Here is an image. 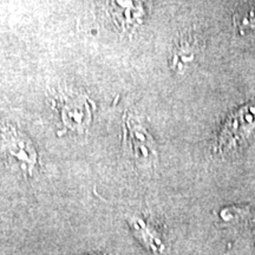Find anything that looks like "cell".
<instances>
[{
	"instance_id": "obj_1",
	"label": "cell",
	"mask_w": 255,
	"mask_h": 255,
	"mask_svg": "<svg viewBox=\"0 0 255 255\" xmlns=\"http://www.w3.org/2000/svg\"><path fill=\"white\" fill-rule=\"evenodd\" d=\"M255 130V102L235 110L226 120L216 138L214 150L222 154L235 150Z\"/></svg>"
},
{
	"instance_id": "obj_2",
	"label": "cell",
	"mask_w": 255,
	"mask_h": 255,
	"mask_svg": "<svg viewBox=\"0 0 255 255\" xmlns=\"http://www.w3.org/2000/svg\"><path fill=\"white\" fill-rule=\"evenodd\" d=\"M0 155L9 165L32 174L37 164V151L24 133L9 124L0 123Z\"/></svg>"
},
{
	"instance_id": "obj_3",
	"label": "cell",
	"mask_w": 255,
	"mask_h": 255,
	"mask_svg": "<svg viewBox=\"0 0 255 255\" xmlns=\"http://www.w3.org/2000/svg\"><path fill=\"white\" fill-rule=\"evenodd\" d=\"M64 126L72 130H84L91 121V105L87 96L60 91L55 97Z\"/></svg>"
},
{
	"instance_id": "obj_4",
	"label": "cell",
	"mask_w": 255,
	"mask_h": 255,
	"mask_svg": "<svg viewBox=\"0 0 255 255\" xmlns=\"http://www.w3.org/2000/svg\"><path fill=\"white\" fill-rule=\"evenodd\" d=\"M126 138L130 143L133 157L137 161L149 162L157 157L155 142L150 133L145 130V128L138 123L133 117H129L126 121Z\"/></svg>"
},
{
	"instance_id": "obj_5",
	"label": "cell",
	"mask_w": 255,
	"mask_h": 255,
	"mask_svg": "<svg viewBox=\"0 0 255 255\" xmlns=\"http://www.w3.org/2000/svg\"><path fill=\"white\" fill-rule=\"evenodd\" d=\"M129 225L133 231L136 238L142 242L143 245L152 252H162L163 251V244L162 240L157 237V234L152 231L150 226L139 218H132L129 220Z\"/></svg>"
},
{
	"instance_id": "obj_6",
	"label": "cell",
	"mask_w": 255,
	"mask_h": 255,
	"mask_svg": "<svg viewBox=\"0 0 255 255\" xmlns=\"http://www.w3.org/2000/svg\"><path fill=\"white\" fill-rule=\"evenodd\" d=\"M235 28L244 33L245 31L255 28V4H246L241 6L234 14Z\"/></svg>"
},
{
	"instance_id": "obj_7",
	"label": "cell",
	"mask_w": 255,
	"mask_h": 255,
	"mask_svg": "<svg viewBox=\"0 0 255 255\" xmlns=\"http://www.w3.org/2000/svg\"><path fill=\"white\" fill-rule=\"evenodd\" d=\"M183 43L184 44L178 45L173 58L174 65H178L180 68L182 66V64L193 60L194 57H195V49H194L193 44H189V41H183Z\"/></svg>"
}]
</instances>
